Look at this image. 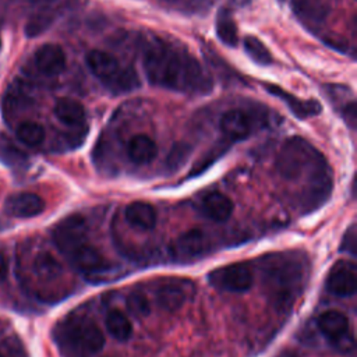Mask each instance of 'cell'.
I'll return each instance as SVG.
<instances>
[{
  "mask_svg": "<svg viewBox=\"0 0 357 357\" xmlns=\"http://www.w3.org/2000/svg\"><path fill=\"white\" fill-rule=\"evenodd\" d=\"M0 160L7 166H20L25 163V155L8 138H0Z\"/></svg>",
  "mask_w": 357,
  "mask_h": 357,
  "instance_id": "f1b7e54d",
  "label": "cell"
},
{
  "mask_svg": "<svg viewBox=\"0 0 357 357\" xmlns=\"http://www.w3.org/2000/svg\"><path fill=\"white\" fill-rule=\"evenodd\" d=\"M199 213L212 222H226L234 209L233 201L220 191H211L204 195L198 205Z\"/></svg>",
  "mask_w": 357,
  "mask_h": 357,
  "instance_id": "9c48e42d",
  "label": "cell"
},
{
  "mask_svg": "<svg viewBox=\"0 0 357 357\" xmlns=\"http://www.w3.org/2000/svg\"><path fill=\"white\" fill-rule=\"evenodd\" d=\"M343 117L346 120V123L353 128L356 126V119H357V110H356V103L350 102L349 105H346V107L343 109Z\"/></svg>",
  "mask_w": 357,
  "mask_h": 357,
  "instance_id": "1f68e13d",
  "label": "cell"
},
{
  "mask_svg": "<svg viewBox=\"0 0 357 357\" xmlns=\"http://www.w3.org/2000/svg\"><path fill=\"white\" fill-rule=\"evenodd\" d=\"M86 240V222L81 215H70L53 229V241L66 257Z\"/></svg>",
  "mask_w": 357,
  "mask_h": 357,
  "instance_id": "8992f818",
  "label": "cell"
},
{
  "mask_svg": "<svg viewBox=\"0 0 357 357\" xmlns=\"http://www.w3.org/2000/svg\"><path fill=\"white\" fill-rule=\"evenodd\" d=\"M206 248H208L206 236L198 229H191L181 233L173 243V252L180 259L197 258Z\"/></svg>",
  "mask_w": 357,
  "mask_h": 357,
  "instance_id": "5bb4252c",
  "label": "cell"
},
{
  "mask_svg": "<svg viewBox=\"0 0 357 357\" xmlns=\"http://www.w3.org/2000/svg\"><path fill=\"white\" fill-rule=\"evenodd\" d=\"M33 61L43 75L54 77L66 68V53L56 43H45L35 52Z\"/></svg>",
  "mask_w": 357,
  "mask_h": 357,
  "instance_id": "8fae6325",
  "label": "cell"
},
{
  "mask_svg": "<svg viewBox=\"0 0 357 357\" xmlns=\"http://www.w3.org/2000/svg\"><path fill=\"white\" fill-rule=\"evenodd\" d=\"M33 273L42 280H53L61 273V265L49 252H40L33 261Z\"/></svg>",
  "mask_w": 357,
  "mask_h": 357,
  "instance_id": "cb8c5ba5",
  "label": "cell"
},
{
  "mask_svg": "<svg viewBox=\"0 0 357 357\" xmlns=\"http://www.w3.org/2000/svg\"><path fill=\"white\" fill-rule=\"evenodd\" d=\"M262 282L271 303L289 311L308 279V261L301 252H273L261 259Z\"/></svg>",
  "mask_w": 357,
  "mask_h": 357,
  "instance_id": "3957f363",
  "label": "cell"
},
{
  "mask_svg": "<svg viewBox=\"0 0 357 357\" xmlns=\"http://www.w3.org/2000/svg\"><path fill=\"white\" fill-rule=\"evenodd\" d=\"M126 307L135 318H145L151 312V304L148 297L142 291H131L126 298Z\"/></svg>",
  "mask_w": 357,
  "mask_h": 357,
  "instance_id": "83f0119b",
  "label": "cell"
},
{
  "mask_svg": "<svg viewBox=\"0 0 357 357\" xmlns=\"http://www.w3.org/2000/svg\"><path fill=\"white\" fill-rule=\"evenodd\" d=\"M53 112L59 121L70 127H77L82 124L85 120L84 106L78 100H74L70 98L59 99L54 105Z\"/></svg>",
  "mask_w": 357,
  "mask_h": 357,
  "instance_id": "ffe728a7",
  "label": "cell"
},
{
  "mask_svg": "<svg viewBox=\"0 0 357 357\" xmlns=\"http://www.w3.org/2000/svg\"><path fill=\"white\" fill-rule=\"evenodd\" d=\"M0 357H4V354H3V353H0Z\"/></svg>",
  "mask_w": 357,
  "mask_h": 357,
  "instance_id": "d590c367",
  "label": "cell"
},
{
  "mask_svg": "<svg viewBox=\"0 0 357 357\" xmlns=\"http://www.w3.org/2000/svg\"><path fill=\"white\" fill-rule=\"evenodd\" d=\"M142 63L152 85L191 95H205L212 89L211 75L194 56L159 38L146 43Z\"/></svg>",
  "mask_w": 357,
  "mask_h": 357,
  "instance_id": "6da1fadb",
  "label": "cell"
},
{
  "mask_svg": "<svg viewBox=\"0 0 357 357\" xmlns=\"http://www.w3.org/2000/svg\"><path fill=\"white\" fill-rule=\"evenodd\" d=\"M107 332L117 340L126 342L132 335V326L130 319L120 310H110L105 318Z\"/></svg>",
  "mask_w": 357,
  "mask_h": 357,
  "instance_id": "7402d4cb",
  "label": "cell"
},
{
  "mask_svg": "<svg viewBox=\"0 0 357 357\" xmlns=\"http://www.w3.org/2000/svg\"><path fill=\"white\" fill-rule=\"evenodd\" d=\"M280 1H283V0H280Z\"/></svg>",
  "mask_w": 357,
  "mask_h": 357,
  "instance_id": "8d00e7d4",
  "label": "cell"
},
{
  "mask_svg": "<svg viewBox=\"0 0 357 357\" xmlns=\"http://www.w3.org/2000/svg\"><path fill=\"white\" fill-rule=\"evenodd\" d=\"M68 261L71 265L79 271L81 273H95L99 271H103L107 266L106 259L99 252L98 248L88 243H82L78 247H75L68 255Z\"/></svg>",
  "mask_w": 357,
  "mask_h": 357,
  "instance_id": "30bf717a",
  "label": "cell"
},
{
  "mask_svg": "<svg viewBox=\"0 0 357 357\" xmlns=\"http://www.w3.org/2000/svg\"><path fill=\"white\" fill-rule=\"evenodd\" d=\"M208 280L212 287L220 291L243 293L252 286L254 272L250 264L236 262L211 271Z\"/></svg>",
  "mask_w": 357,
  "mask_h": 357,
  "instance_id": "277c9868",
  "label": "cell"
},
{
  "mask_svg": "<svg viewBox=\"0 0 357 357\" xmlns=\"http://www.w3.org/2000/svg\"><path fill=\"white\" fill-rule=\"evenodd\" d=\"M276 357H298V354L297 353H294V351H291V350H284V351H282L279 356H276Z\"/></svg>",
  "mask_w": 357,
  "mask_h": 357,
  "instance_id": "836d02e7",
  "label": "cell"
},
{
  "mask_svg": "<svg viewBox=\"0 0 357 357\" xmlns=\"http://www.w3.org/2000/svg\"><path fill=\"white\" fill-rule=\"evenodd\" d=\"M356 266L349 261L336 262L326 278V289L337 297H350L356 293Z\"/></svg>",
  "mask_w": 357,
  "mask_h": 357,
  "instance_id": "52a82bcc",
  "label": "cell"
},
{
  "mask_svg": "<svg viewBox=\"0 0 357 357\" xmlns=\"http://www.w3.org/2000/svg\"><path fill=\"white\" fill-rule=\"evenodd\" d=\"M15 135L20 142L26 146H38L45 139V128L35 121H22L15 128Z\"/></svg>",
  "mask_w": 357,
  "mask_h": 357,
  "instance_id": "d4e9b609",
  "label": "cell"
},
{
  "mask_svg": "<svg viewBox=\"0 0 357 357\" xmlns=\"http://www.w3.org/2000/svg\"><path fill=\"white\" fill-rule=\"evenodd\" d=\"M340 250L343 252H349L350 255L356 254V233H354V226H350L349 230L343 236V241L340 245Z\"/></svg>",
  "mask_w": 357,
  "mask_h": 357,
  "instance_id": "4dcf8cb0",
  "label": "cell"
},
{
  "mask_svg": "<svg viewBox=\"0 0 357 357\" xmlns=\"http://www.w3.org/2000/svg\"><path fill=\"white\" fill-rule=\"evenodd\" d=\"M187 293L184 286L180 284L178 280H167L160 284L155 291V301L158 307L167 312H173L178 310L185 301Z\"/></svg>",
  "mask_w": 357,
  "mask_h": 357,
  "instance_id": "e0dca14e",
  "label": "cell"
},
{
  "mask_svg": "<svg viewBox=\"0 0 357 357\" xmlns=\"http://www.w3.org/2000/svg\"><path fill=\"white\" fill-rule=\"evenodd\" d=\"M244 50L257 64L268 66L272 63V54L266 46L255 36H247L244 39Z\"/></svg>",
  "mask_w": 357,
  "mask_h": 357,
  "instance_id": "4316f807",
  "label": "cell"
},
{
  "mask_svg": "<svg viewBox=\"0 0 357 357\" xmlns=\"http://www.w3.org/2000/svg\"><path fill=\"white\" fill-rule=\"evenodd\" d=\"M234 1H237V3H241V4H244V3H248L250 0H234Z\"/></svg>",
  "mask_w": 357,
  "mask_h": 357,
  "instance_id": "e575fe53",
  "label": "cell"
},
{
  "mask_svg": "<svg viewBox=\"0 0 357 357\" xmlns=\"http://www.w3.org/2000/svg\"><path fill=\"white\" fill-rule=\"evenodd\" d=\"M70 335L77 346L89 353H98L105 346V337L102 331L91 319H84L73 324L70 326Z\"/></svg>",
  "mask_w": 357,
  "mask_h": 357,
  "instance_id": "ba28073f",
  "label": "cell"
},
{
  "mask_svg": "<svg viewBox=\"0 0 357 357\" xmlns=\"http://www.w3.org/2000/svg\"><path fill=\"white\" fill-rule=\"evenodd\" d=\"M45 201L35 192L14 194L4 204L6 213L14 218H33L42 213Z\"/></svg>",
  "mask_w": 357,
  "mask_h": 357,
  "instance_id": "7c38bea8",
  "label": "cell"
},
{
  "mask_svg": "<svg viewBox=\"0 0 357 357\" xmlns=\"http://www.w3.org/2000/svg\"><path fill=\"white\" fill-rule=\"evenodd\" d=\"M105 85L107 88H110V91L116 92V93H121V92H128L135 89L139 85V79L135 74V71L130 67L127 68H120V71L107 82H105Z\"/></svg>",
  "mask_w": 357,
  "mask_h": 357,
  "instance_id": "484cf974",
  "label": "cell"
},
{
  "mask_svg": "<svg viewBox=\"0 0 357 357\" xmlns=\"http://www.w3.org/2000/svg\"><path fill=\"white\" fill-rule=\"evenodd\" d=\"M85 60L91 73L103 82L112 79L121 68L119 60L113 54L103 50H91Z\"/></svg>",
  "mask_w": 357,
  "mask_h": 357,
  "instance_id": "2e32d148",
  "label": "cell"
},
{
  "mask_svg": "<svg viewBox=\"0 0 357 357\" xmlns=\"http://www.w3.org/2000/svg\"><path fill=\"white\" fill-rule=\"evenodd\" d=\"M216 35L218 38L227 46L233 47L237 45L238 32L234 18L231 17L230 11L226 8L219 10L216 17Z\"/></svg>",
  "mask_w": 357,
  "mask_h": 357,
  "instance_id": "603a6c76",
  "label": "cell"
},
{
  "mask_svg": "<svg viewBox=\"0 0 357 357\" xmlns=\"http://www.w3.org/2000/svg\"><path fill=\"white\" fill-rule=\"evenodd\" d=\"M294 13L305 22L319 24L322 22L328 13V4L324 0H291Z\"/></svg>",
  "mask_w": 357,
  "mask_h": 357,
  "instance_id": "44dd1931",
  "label": "cell"
},
{
  "mask_svg": "<svg viewBox=\"0 0 357 357\" xmlns=\"http://www.w3.org/2000/svg\"><path fill=\"white\" fill-rule=\"evenodd\" d=\"M276 169L287 181L305 180L303 205L314 211L329 198L332 191V172L324 155L300 137L287 138L276 158Z\"/></svg>",
  "mask_w": 357,
  "mask_h": 357,
  "instance_id": "7a4b0ae2",
  "label": "cell"
},
{
  "mask_svg": "<svg viewBox=\"0 0 357 357\" xmlns=\"http://www.w3.org/2000/svg\"><path fill=\"white\" fill-rule=\"evenodd\" d=\"M53 22V14L49 10H42L36 13L26 24V35L28 36H36L42 33L45 29L49 28V25Z\"/></svg>",
  "mask_w": 357,
  "mask_h": 357,
  "instance_id": "f546056e",
  "label": "cell"
},
{
  "mask_svg": "<svg viewBox=\"0 0 357 357\" xmlns=\"http://www.w3.org/2000/svg\"><path fill=\"white\" fill-rule=\"evenodd\" d=\"M266 91L269 93H272L273 96L282 99L287 107L293 112L294 116H297L298 119H305V117H311V116H317L321 112V103L315 99H308V100H301L298 98H296L294 95L286 92L283 88L278 86V85H272V84H266L265 85Z\"/></svg>",
  "mask_w": 357,
  "mask_h": 357,
  "instance_id": "9a60e30c",
  "label": "cell"
},
{
  "mask_svg": "<svg viewBox=\"0 0 357 357\" xmlns=\"http://www.w3.org/2000/svg\"><path fill=\"white\" fill-rule=\"evenodd\" d=\"M318 328L333 344L335 349L349 353L353 349V336L349 328L347 317L336 310H328L318 317Z\"/></svg>",
  "mask_w": 357,
  "mask_h": 357,
  "instance_id": "5b68a950",
  "label": "cell"
},
{
  "mask_svg": "<svg viewBox=\"0 0 357 357\" xmlns=\"http://www.w3.org/2000/svg\"><path fill=\"white\" fill-rule=\"evenodd\" d=\"M7 276V261L6 257L0 252V282H3Z\"/></svg>",
  "mask_w": 357,
  "mask_h": 357,
  "instance_id": "d6a6232c",
  "label": "cell"
},
{
  "mask_svg": "<svg viewBox=\"0 0 357 357\" xmlns=\"http://www.w3.org/2000/svg\"><path fill=\"white\" fill-rule=\"evenodd\" d=\"M124 218L132 227L152 230L156 225V212L153 206L144 201H134L124 209Z\"/></svg>",
  "mask_w": 357,
  "mask_h": 357,
  "instance_id": "ac0fdd59",
  "label": "cell"
},
{
  "mask_svg": "<svg viewBox=\"0 0 357 357\" xmlns=\"http://www.w3.org/2000/svg\"><path fill=\"white\" fill-rule=\"evenodd\" d=\"M156 153L158 148L155 141L145 134H137L131 137L127 144V155L135 165H145L152 162Z\"/></svg>",
  "mask_w": 357,
  "mask_h": 357,
  "instance_id": "d6986e66",
  "label": "cell"
},
{
  "mask_svg": "<svg viewBox=\"0 0 357 357\" xmlns=\"http://www.w3.org/2000/svg\"><path fill=\"white\" fill-rule=\"evenodd\" d=\"M219 127L222 132L231 141H241L251 134L252 121L245 112L233 109L222 114Z\"/></svg>",
  "mask_w": 357,
  "mask_h": 357,
  "instance_id": "4fadbf2b",
  "label": "cell"
}]
</instances>
